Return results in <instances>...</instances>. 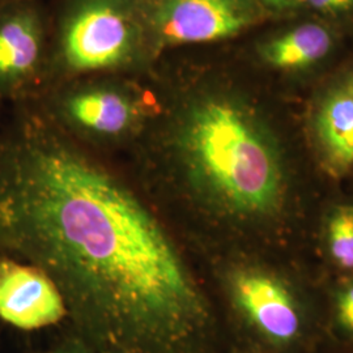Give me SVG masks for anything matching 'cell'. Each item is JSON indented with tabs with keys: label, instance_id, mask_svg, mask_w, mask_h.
<instances>
[{
	"label": "cell",
	"instance_id": "8",
	"mask_svg": "<svg viewBox=\"0 0 353 353\" xmlns=\"http://www.w3.org/2000/svg\"><path fill=\"white\" fill-rule=\"evenodd\" d=\"M312 137L328 174L339 178L353 168V67L328 87L312 115Z\"/></svg>",
	"mask_w": 353,
	"mask_h": 353
},
{
	"label": "cell",
	"instance_id": "7",
	"mask_svg": "<svg viewBox=\"0 0 353 353\" xmlns=\"http://www.w3.org/2000/svg\"><path fill=\"white\" fill-rule=\"evenodd\" d=\"M68 313L54 281L36 265L0 255V321L23 331L52 327Z\"/></svg>",
	"mask_w": 353,
	"mask_h": 353
},
{
	"label": "cell",
	"instance_id": "14",
	"mask_svg": "<svg viewBox=\"0 0 353 353\" xmlns=\"http://www.w3.org/2000/svg\"><path fill=\"white\" fill-rule=\"evenodd\" d=\"M322 12L338 13L350 11L353 7V0H303Z\"/></svg>",
	"mask_w": 353,
	"mask_h": 353
},
{
	"label": "cell",
	"instance_id": "4",
	"mask_svg": "<svg viewBox=\"0 0 353 353\" xmlns=\"http://www.w3.org/2000/svg\"><path fill=\"white\" fill-rule=\"evenodd\" d=\"M160 112L138 90L103 83L65 90L46 117L76 141L112 147L139 141Z\"/></svg>",
	"mask_w": 353,
	"mask_h": 353
},
{
	"label": "cell",
	"instance_id": "16",
	"mask_svg": "<svg viewBox=\"0 0 353 353\" xmlns=\"http://www.w3.org/2000/svg\"><path fill=\"white\" fill-rule=\"evenodd\" d=\"M265 4L270 6V7H274V8H283L285 7V3L284 0H262Z\"/></svg>",
	"mask_w": 353,
	"mask_h": 353
},
{
	"label": "cell",
	"instance_id": "13",
	"mask_svg": "<svg viewBox=\"0 0 353 353\" xmlns=\"http://www.w3.org/2000/svg\"><path fill=\"white\" fill-rule=\"evenodd\" d=\"M41 353H96V351L70 328V332L65 336Z\"/></svg>",
	"mask_w": 353,
	"mask_h": 353
},
{
	"label": "cell",
	"instance_id": "2",
	"mask_svg": "<svg viewBox=\"0 0 353 353\" xmlns=\"http://www.w3.org/2000/svg\"><path fill=\"white\" fill-rule=\"evenodd\" d=\"M139 141L134 179L176 232L189 219L241 233L284 207L288 179L278 139L252 102L233 92L176 99Z\"/></svg>",
	"mask_w": 353,
	"mask_h": 353
},
{
	"label": "cell",
	"instance_id": "5",
	"mask_svg": "<svg viewBox=\"0 0 353 353\" xmlns=\"http://www.w3.org/2000/svg\"><path fill=\"white\" fill-rule=\"evenodd\" d=\"M140 42L131 0H77L64 19L61 59L79 74L113 70L134 61Z\"/></svg>",
	"mask_w": 353,
	"mask_h": 353
},
{
	"label": "cell",
	"instance_id": "17",
	"mask_svg": "<svg viewBox=\"0 0 353 353\" xmlns=\"http://www.w3.org/2000/svg\"><path fill=\"white\" fill-rule=\"evenodd\" d=\"M285 7L290 6V4H296V3H303V0H284Z\"/></svg>",
	"mask_w": 353,
	"mask_h": 353
},
{
	"label": "cell",
	"instance_id": "12",
	"mask_svg": "<svg viewBox=\"0 0 353 353\" xmlns=\"http://www.w3.org/2000/svg\"><path fill=\"white\" fill-rule=\"evenodd\" d=\"M332 328L339 343L353 347V283L345 285L335 297L331 318Z\"/></svg>",
	"mask_w": 353,
	"mask_h": 353
},
{
	"label": "cell",
	"instance_id": "10",
	"mask_svg": "<svg viewBox=\"0 0 353 353\" xmlns=\"http://www.w3.org/2000/svg\"><path fill=\"white\" fill-rule=\"evenodd\" d=\"M332 46L327 28L303 24L259 46V55L265 63L281 70H299L323 59Z\"/></svg>",
	"mask_w": 353,
	"mask_h": 353
},
{
	"label": "cell",
	"instance_id": "3",
	"mask_svg": "<svg viewBox=\"0 0 353 353\" xmlns=\"http://www.w3.org/2000/svg\"><path fill=\"white\" fill-rule=\"evenodd\" d=\"M219 279L240 344L258 353L314 352V321L278 274L232 258L220 268Z\"/></svg>",
	"mask_w": 353,
	"mask_h": 353
},
{
	"label": "cell",
	"instance_id": "11",
	"mask_svg": "<svg viewBox=\"0 0 353 353\" xmlns=\"http://www.w3.org/2000/svg\"><path fill=\"white\" fill-rule=\"evenodd\" d=\"M326 246L334 263L353 270V205H339L328 214Z\"/></svg>",
	"mask_w": 353,
	"mask_h": 353
},
{
	"label": "cell",
	"instance_id": "6",
	"mask_svg": "<svg viewBox=\"0 0 353 353\" xmlns=\"http://www.w3.org/2000/svg\"><path fill=\"white\" fill-rule=\"evenodd\" d=\"M261 19L256 0H160L151 28L160 46H178L234 37Z\"/></svg>",
	"mask_w": 353,
	"mask_h": 353
},
{
	"label": "cell",
	"instance_id": "15",
	"mask_svg": "<svg viewBox=\"0 0 353 353\" xmlns=\"http://www.w3.org/2000/svg\"><path fill=\"white\" fill-rule=\"evenodd\" d=\"M229 353H258L256 351H254L252 348H249V347H246V345H243V344H236L234 347H233V350L230 351Z\"/></svg>",
	"mask_w": 353,
	"mask_h": 353
},
{
	"label": "cell",
	"instance_id": "1",
	"mask_svg": "<svg viewBox=\"0 0 353 353\" xmlns=\"http://www.w3.org/2000/svg\"><path fill=\"white\" fill-rule=\"evenodd\" d=\"M0 255L48 274L96 353H216L214 303L176 229L46 115L0 139Z\"/></svg>",
	"mask_w": 353,
	"mask_h": 353
},
{
	"label": "cell",
	"instance_id": "9",
	"mask_svg": "<svg viewBox=\"0 0 353 353\" xmlns=\"http://www.w3.org/2000/svg\"><path fill=\"white\" fill-rule=\"evenodd\" d=\"M43 50V28L37 11L16 6L0 12V96L26 88L37 72Z\"/></svg>",
	"mask_w": 353,
	"mask_h": 353
},
{
	"label": "cell",
	"instance_id": "18",
	"mask_svg": "<svg viewBox=\"0 0 353 353\" xmlns=\"http://www.w3.org/2000/svg\"><path fill=\"white\" fill-rule=\"evenodd\" d=\"M100 353H112V352H100Z\"/></svg>",
	"mask_w": 353,
	"mask_h": 353
}]
</instances>
